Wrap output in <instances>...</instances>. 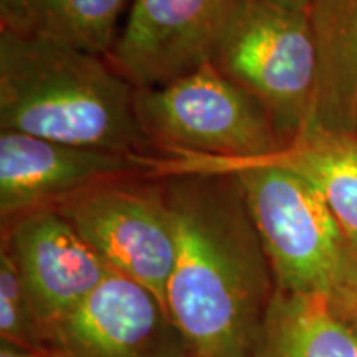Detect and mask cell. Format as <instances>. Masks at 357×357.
<instances>
[{"instance_id": "1", "label": "cell", "mask_w": 357, "mask_h": 357, "mask_svg": "<svg viewBox=\"0 0 357 357\" xmlns=\"http://www.w3.org/2000/svg\"><path fill=\"white\" fill-rule=\"evenodd\" d=\"M155 176L176 234L169 316L190 357H243L278 288L242 185L227 169L171 159Z\"/></svg>"}, {"instance_id": "2", "label": "cell", "mask_w": 357, "mask_h": 357, "mask_svg": "<svg viewBox=\"0 0 357 357\" xmlns=\"http://www.w3.org/2000/svg\"><path fill=\"white\" fill-rule=\"evenodd\" d=\"M0 131L159 155L137 121L136 88L108 58L8 32H0Z\"/></svg>"}, {"instance_id": "3", "label": "cell", "mask_w": 357, "mask_h": 357, "mask_svg": "<svg viewBox=\"0 0 357 357\" xmlns=\"http://www.w3.org/2000/svg\"><path fill=\"white\" fill-rule=\"evenodd\" d=\"M136 114L162 158L234 164L284 149L260 102L212 61L160 86L136 89Z\"/></svg>"}, {"instance_id": "4", "label": "cell", "mask_w": 357, "mask_h": 357, "mask_svg": "<svg viewBox=\"0 0 357 357\" xmlns=\"http://www.w3.org/2000/svg\"><path fill=\"white\" fill-rule=\"evenodd\" d=\"M176 162L235 174L280 291L333 296L349 242L321 192L307 178L268 159Z\"/></svg>"}, {"instance_id": "5", "label": "cell", "mask_w": 357, "mask_h": 357, "mask_svg": "<svg viewBox=\"0 0 357 357\" xmlns=\"http://www.w3.org/2000/svg\"><path fill=\"white\" fill-rule=\"evenodd\" d=\"M212 63L260 102L284 147L310 126L318 50L307 12L243 0Z\"/></svg>"}, {"instance_id": "6", "label": "cell", "mask_w": 357, "mask_h": 357, "mask_svg": "<svg viewBox=\"0 0 357 357\" xmlns=\"http://www.w3.org/2000/svg\"><path fill=\"white\" fill-rule=\"evenodd\" d=\"M53 208L111 270L149 289L167 311L176 234L158 176L106 182Z\"/></svg>"}, {"instance_id": "7", "label": "cell", "mask_w": 357, "mask_h": 357, "mask_svg": "<svg viewBox=\"0 0 357 357\" xmlns=\"http://www.w3.org/2000/svg\"><path fill=\"white\" fill-rule=\"evenodd\" d=\"M43 357H190L158 298L111 270L65 318L38 331Z\"/></svg>"}, {"instance_id": "8", "label": "cell", "mask_w": 357, "mask_h": 357, "mask_svg": "<svg viewBox=\"0 0 357 357\" xmlns=\"http://www.w3.org/2000/svg\"><path fill=\"white\" fill-rule=\"evenodd\" d=\"M243 0H132L108 60L136 89L212 61Z\"/></svg>"}, {"instance_id": "9", "label": "cell", "mask_w": 357, "mask_h": 357, "mask_svg": "<svg viewBox=\"0 0 357 357\" xmlns=\"http://www.w3.org/2000/svg\"><path fill=\"white\" fill-rule=\"evenodd\" d=\"M162 155H139L61 144L0 131V215L53 208L93 187L128 177L155 176Z\"/></svg>"}, {"instance_id": "10", "label": "cell", "mask_w": 357, "mask_h": 357, "mask_svg": "<svg viewBox=\"0 0 357 357\" xmlns=\"http://www.w3.org/2000/svg\"><path fill=\"white\" fill-rule=\"evenodd\" d=\"M38 331L65 318L95 291L111 268L55 208L24 213L3 223Z\"/></svg>"}, {"instance_id": "11", "label": "cell", "mask_w": 357, "mask_h": 357, "mask_svg": "<svg viewBox=\"0 0 357 357\" xmlns=\"http://www.w3.org/2000/svg\"><path fill=\"white\" fill-rule=\"evenodd\" d=\"M243 357H357V323L328 294L276 289Z\"/></svg>"}, {"instance_id": "12", "label": "cell", "mask_w": 357, "mask_h": 357, "mask_svg": "<svg viewBox=\"0 0 357 357\" xmlns=\"http://www.w3.org/2000/svg\"><path fill=\"white\" fill-rule=\"evenodd\" d=\"M318 84L310 126L357 134V0H314Z\"/></svg>"}, {"instance_id": "13", "label": "cell", "mask_w": 357, "mask_h": 357, "mask_svg": "<svg viewBox=\"0 0 357 357\" xmlns=\"http://www.w3.org/2000/svg\"><path fill=\"white\" fill-rule=\"evenodd\" d=\"M129 0H0V32L108 58Z\"/></svg>"}, {"instance_id": "14", "label": "cell", "mask_w": 357, "mask_h": 357, "mask_svg": "<svg viewBox=\"0 0 357 357\" xmlns=\"http://www.w3.org/2000/svg\"><path fill=\"white\" fill-rule=\"evenodd\" d=\"M273 160L323 195L347 242L357 245V134L306 129Z\"/></svg>"}, {"instance_id": "15", "label": "cell", "mask_w": 357, "mask_h": 357, "mask_svg": "<svg viewBox=\"0 0 357 357\" xmlns=\"http://www.w3.org/2000/svg\"><path fill=\"white\" fill-rule=\"evenodd\" d=\"M0 339L37 351V323L19 268L3 240L0 248Z\"/></svg>"}, {"instance_id": "16", "label": "cell", "mask_w": 357, "mask_h": 357, "mask_svg": "<svg viewBox=\"0 0 357 357\" xmlns=\"http://www.w3.org/2000/svg\"><path fill=\"white\" fill-rule=\"evenodd\" d=\"M333 300L357 323V245H347L344 265Z\"/></svg>"}, {"instance_id": "17", "label": "cell", "mask_w": 357, "mask_h": 357, "mask_svg": "<svg viewBox=\"0 0 357 357\" xmlns=\"http://www.w3.org/2000/svg\"><path fill=\"white\" fill-rule=\"evenodd\" d=\"M0 341H2V344H0V357H43L37 351L26 349V347L17 346L13 342L3 341V339H0Z\"/></svg>"}, {"instance_id": "18", "label": "cell", "mask_w": 357, "mask_h": 357, "mask_svg": "<svg viewBox=\"0 0 357 357\" xmlns=\"http://www.w3.org/2000/svg\"><path fill=\"white\" fill-rule=\"evenodd\" d=\"M261 2L268 3V6H275L284 10L293 12H310V8L314 0H261Z\"/></svg>"}]
</instances>
